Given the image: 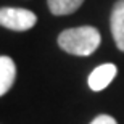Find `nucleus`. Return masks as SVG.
<instances>
[{
  "mask_svg": "<svg viewBox=\"0 0 124 124\" xmlns=\"http://www.w3.org/2000/svg\"><path fill=\"white\" fill-rule=\"evenodd\" d=\"M101 42L100 32L93 26L64 29L58 36V45L63 52L76 56H89L98 48Z\"/></svg>",
  "mask_w": 124,
  "mask_h": 124,
  "instance_id": "nucleus-1",
  "label": "nucleus"
},
{
  "mask_svg": "<svg viewBox=\"0 0 124 124\" xmlns=\"http://www.w3.org/2000/svg\"><path fill=\"white\" fill-rule=\"evenodd\" d=\"M118 74V68L113 63H103L100 66H97L92 73L89 74L87 84L93 92H101L103 89H106L113 82V79Z\"/></svg>",
  "mask_w": 124,
  "mask_h": 124,
  "instance_id": "nucleus-3",
  "label": "nucleus"
},
{
  "mask_svg": "<svg viewBox=\"0 0 124 124\" xmlns=\"http://www.w3.org/2000/svg\"><path fill=\"white\" fill-rule=\"evenodd\" d=\"M84 3V0H47V5L53 15L63 16L71 15Z\"/></svg>",
  "mask_w": 124,
  "mask_h": 124,
  "instance_id": "nucleus-6",
  "label": "nucleus"
},
{
  "mask_svg": "<svg viewBox=\"0 0 124 124\" xmlns=\"http://www.w3.org/2000/svg\"><path fill=\"white\" fill-rule=\"evenodd\" d=\"M37 16L31 10L16 8V7H3L0 8V26L11 31H29L36 26Z\"/></svg>",
  "mask_w": 124,
  "mask_h": 124,
  "instance_id": "nucleus-2",
  "label": "nucleus"
},
{
  "mask_svg": "<svg viewBox=\"0 0 124 124\" xmlns=\"http://www.w3.org/2000/svg\"><path fill=\"white\" fill-rule=\"evenodd\" d=\"M111 36L116 42V47L124 52V0H118L111 11Z\"/></svg>",
  "mask_w": 124,
  "mask_h": 124,
  "instance_id": "nucleus-4",
  "label": "nucleus"
},
{
  "mask_svg": "<svg viewBox=\"0 0 124 124\" xmlns=\"http://www.w3.org/2000/svg\"><path fill=\"white\" fill-rule=\"evenodd\" d=\"M90 124H118V121L110 115H98L92 119Z\"/></svg>",
  "mask_w": 124,
  "mask_h": 124,
  "instance_id": "nucleus-7",
  "label": "nucleus"
},
{
  "mask_svg": "<svg viewBox=\"0 0 124 124\" xmlns=\"http://www.w3.org/2000/svg\"><path fill=\"white\" fill-rule=\"evenodd\" d=\"M16 78V66L15 61L7 55L0 56V97L5 95L13 87Z\"/></svg>",
  "mask_w": 124,
  "mask_h": 124,
  "instance_id": "nucleus-5",
  "label": "nucleus"
}]
</instances>
